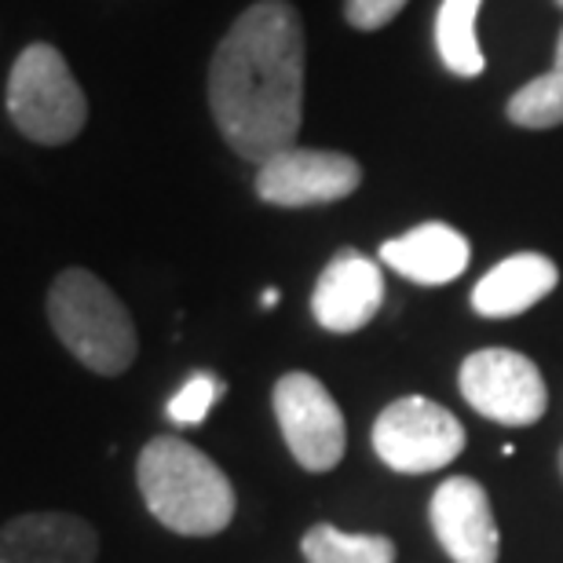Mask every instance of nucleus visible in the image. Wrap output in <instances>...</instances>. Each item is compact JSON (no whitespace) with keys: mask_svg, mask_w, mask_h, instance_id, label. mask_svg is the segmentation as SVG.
Wrapping results in <instances>:
<instances>
[{"mask_svg":"<svg viewBox=\"0 0 563 563\" xmlns=\"http://www.w3.org/2000/svg\"><path fill=\"white\" fill-rule=\"evenodd\" d=\"M303 22L289 0H256L209 59V110L220 136L253 165L297 146L303 121Z\"/></svg>","mask_w":563,"mask_h":563,"instance_id":"1","label":"nucleus"},{"mask_svg":"<svg viewBox=\"0 0 563 563\" xmlns=\"http://www.w3.org/2000/svg\"><path fill=\"white\" fill-rule=\"evenodd\" d=\"M136 487L146 512L184 538H212L228 531L239 509V494L228 472L206 450L190 446L179 435H154L140 450Z\"/></svg>","mask_w":563,"mask_h":563,"instance_id":"2","label":"nucleus"},{"mask_svg":"<svg viewBox=\"0 0 563 563\" xmlns=\"http://www.w3.org/2000/svg\"><path fill=\"white\" fill-rule=\"evenodd\" d=\"M48 322L66 352L99 377L125 374L140 355L129 308L88 267H66L55 275L48 289Z\"/></svg>","mask_w":563,"mask_h":563,"instance_id":"3","label":"nucleus"},{"mask_svg":"<svg viewBox=\"0 0 563 563\" xmlns=\"http://www.w3.org/2000/svg\"><path fill=\"white\" fill-rule=\"evenodd\" d=\"M8 121L37 146L74 143L88 125V99L70 63L48 41L26 44L11 63L4 85Z\"/></svg>","mask_w":563,"mask_h":563,"instance_id":"4","label":"nucleus"},{"mask_svg":"<svg viewBox=\"0 0 563 563\" xmlns=\"http://www.w3.org/2000/svg\"><path fill=\"white\" fill-rule=\"evenodd\" d=\"M374 454L399 476L439 472L465 454V424L428 396H402L377 413Z\"/></svg>","mask_w":563,"mask_h":563,"instance_id":"5","label":"nucleus"},{"mask_svg":"<svg viewBox=\"0 0 563 563\" xmlns=\"http://www.w3.org/2000/svg\"><path fill=\"white\" fill-rule=\"evenodd\" d=\"M461 399L479 418L505 428H531L545 418L549 388L534 358L512 347H479L457 369Z\"/></svg>","mask_w":563,"mask_h":563,"instance_id":"6","label":"nucleus"},{"mask_svg":"<svg viewBox=\"0 0 563 563\" xmlns=\"http://www.w3.org/2000/svg\"><path fill=\"white\" fill-rule=\"evenodd\" d=\"M272 410L292 461L303 472H330L344 461V413L314 374H303V369L282 374L272 388Z\"/></svg>","mask_w":563,"mask_h":563,"instance_id":"7","label":"nucleus"},{"mask_svg":"<svg viewBox=\"0 0 563 563\" xmlns=\"http://www.w3.org/2000/svg\"><path fill=\"white\" fill-rule=\"evenodd\" d=\"M363 184V165L341 151L289 146L272 162L256 165V198L278 209L333 206L352 198Z\"/></svg>","mask_w":563,"mask_h":563,"instance_id":"8","label":"nucleus"},{"mask_svg":"<svg viewBox=\"0 0 563 563\" xmlns=\"http://www.w3.org/2000/svg\"><path fill=\"white\" fill-rule=\"evenodd\" d=\"M428 523L454 563H498L501 531L490 509V494L479 479L450 476L439 483L428 501Z\"/></svg>","mask_w":563,"mask_h":563,"instance_id":"9","label":"nucleus"},{"mask_svg":"<svg viewBox=\"0 0 563 563\" xmlns=\"http://www.w3.org/2000/svg\"><path fill=\"white\" fill-rule=\"evenodd\" d=\"M385 303V272L358 250H341L311 289V314L325 333H358Z\"/></svg>","mask_w":563,"mask_h":563,"instance_id":"10","label":"nucleus"},{"mask_svg":"<svg viewBox=\"0 0 563 563\" xmlns=\"http://www.w3.org/2000/svg\"><path fill=\"white\" fill-rule=\"evenodd\" d=\"M96 527L74 512H22L0 531V563H96Z\"/></svg>","mask_w":563,"mask_h":563,"instance_id":"11","label":"nucleus"},{"mask_svg":"<svg viewBox=\"0 0 563 563\" xmlns=\"http://www.w3.org/2000/svg\"><path fill=\"white\" fill-rule=\"evenodd\" d=\"M472 245L457 228L428 220L380 245V264L418 286H446L465 275Z\"/></svg>","mask_w":563,"mask_h":563,"instance_id":"12","label":"nucleus"},{"mask_svg":"<svg viewBox=\"0 0 563 563\" xmlns=\"http://www.w3.org/2000/svg\"><path fill=\"white\" fill-rule=\"evenodd\" d=\"M560 286V267L545 253H512L472 289V311L483 319H516Z\"/></svg>","mask_w":563,"mask_h":563,"instance_id":"13","label":"nucleus"},{"mask_svg":"<svg viewBox=\"0 0 563 563\" xmlns=\"http://www.w3.org/2000/svg\"><path fill=\"white\" fill-rule=\"evenodd\" d=\"M483 0H443L435 11V52L454 77H479L487 70V55L476 41V15Z\"/></svg>","mask_w":563,"mask_h":563,"instance_id":"14","label":"nucleus"},{"mask_svg":"<svg viewBox=\"0 0 563 563\" xmlns=\"http://www.w3.org/2000/svg\"><path fill=\"white\" fill-rule=\"evenodd\" d=\"M308 563H396V542L385 534H352L333 523H314L300 538Z\"/></svg>","mask_w":563,"mask_h":563,"instance_id":"15","label":"nucleus"},{"mask_svg":"<svg viewBox=\"0 0 563 563\" xmlns=\"http://www.w3.org/2000/svg\"><path fill=\"white\" fill-rule=\"evenodd\" d=\"M505 118L520 129L545 132L563 125V30L556 37V55H553V70L527 81L523 88H516L505 103Z\"/></svg>","mask_w":563,"mask_h":563,"instance_id":"16","label":"nucleus"},{"mask_svg":"<svg viewBox=\"0 0 563 563\" xmlns=\"http://www.w3.org/2000/svg\"><path fill=\"white\" fill-rule=\"evenodd\" d=\"M223 391H228V385L217 377V374H209V369H198V374H190L184 385H179V391L173 399L165 402V413H168V421L173 424H201L209 418V410L217 407V402L223 399Z\"/></svg>","mask_w":563,"mask_h":563,"instance_id":"17","label":"nucleus"},{"mask_svg":"<svg viewBox=\"0 0 563 563\" xmlns=\"http://www.w3.org/2000/svg\"><path fill=\"white\" fill-rule=\"evenodd\" d=\"M407 4L410 0H344V19L358 33H377L388 22H396V15Z\"/></svg>","mask_w":563,"mask_h":563,"instance_id":"18","label":"nucleus"},{"mask_svg":"<svg viewBox=\"0 0 563 563\" xmlns=\"http://www.w3.org/2000/svg\"><path fill=\"white\" fill-rule=\"evenodd\" d=\"M278 300H282V292H278L275 286L261 292V308H275V303H278Z\"/></svg>","mask_w":563,"mask_h":563,"instance_id":"19","label":"nucleus"},{"mask_svg":"<svg viewBox=\"0 0 563 563\" xmlns=\"http://www.w3.org/2000/svg\"><path fill=\"white\" fill-rule=\"evenodd\" d=\"M560 476H563V446H560Z\"/></svg>","mask_w":563,"mask_h":563,"instance_id":"20","label":"nucleus"},{"mask_svg":"<svg viewBox=\"0 0 563 563\" xmlns=\"http://www.w3.org/2000/svg\"><path fill=\"white\" fill-rule=\"evenodd\" d=\"M553 4H556V8H560V11H563V0H553Z\"/></svg>","mask_w":563,"mask_h":563,"instance_id":"21","label":"nucleus"}]
</instances>
